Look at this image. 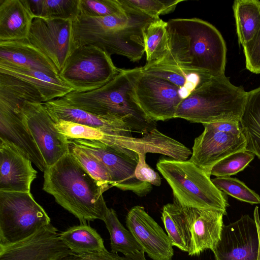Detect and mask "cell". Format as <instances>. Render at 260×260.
Instances as JSON below:
<instances>
[{
  "mask_svg": "<svg viewBox=\"0 0 260 260\" xmlns=\"http://www.w3.org/2000/svg\"><path fill=\"white\" fill-rule=\"evenodd\" d=\"M167 29L168 51L158 64L207 77L225 75L226 44L212 24L197 18L173 19L167 22Z\"/></svg>",
  "mask_w": 260,
  "mask_h": 260,
  "instance_id": "cell-1",
  "label": "cell"
},
{
  "mask_svg": "<svg viewBox=\"0 0 260 260\" xmlns=\"http://www.w3.org/2000/svg\"><path fill=\"white\" fill-rule=\"evenodd\" d=\"M111 187L93 178L70 151L44 172L43 190L80 223L104 221L108 208L103 194Z\"/></svg>",
  "mask_w": 260,
  "mask_h": 260,
  "instance_id": "cell-2",
  "label": "cell"
},
{
  "mask_svg": "<svg viewBox=\"0 0 260 260\" xmlns=\"http://www.w3.org/2000/svg\"><path fill=\"white\" fill-rule=\"evenodd\" d=\"M61 98L68 104L92 114L119 118L133 132L144 135L156 127V122L148 117L138 104L132 84L123 69L98 89L84 92L73 91Z\"/></svg>",
  "mask_w": 260,
  "mask_h": 260,
  "instance_id": "cell-3",
  "label": "cell"
},
{
  "mask_svg": "<svg viewBox=\"0 0 260 260\" xmlns=\"http://www.w3.org/2000/svg\"><path fill=\"white\" fill-rule=\"evenodd\" d=\"M247 92L225 75L210 77L194 89L178 106L174 118L203 124L239 121Z\"/></svg>",
  "mask_w": 260,
  "mask_h": 260,
  "instance_id": "cell-4",
  "label": "cell"
},
{
  "mask_svg": "<svg viewBox=\"0 0 260 260\" xmlns=\"http://www.w3.org/2000/svg\"><path fill=\"white\" fill-rule=\"evenodd\" d=\"M156 168L171 187L174 199L192 207L213 209L226 215L225 194L218 189L203 170L187 160L160 158Z\"/></svg>",
  "mask_w": 260,
  "mask_h": 260,
  "instance_id": "cell-5",
  "label": "cell"
},
{
  "mask_svg": "<svg viewBox=\"0 0 260 260\" xmlns=\"http://www.w3.org/2000/svg\"><path fill=\"white\" fill-rule=\"evenodd\" d=\"M121 5L123 11L115 14L107 31L82 40L76 48L92 45L110 56L118 54L134 62L140 60L145 53L144 31L155 18Z\"/></svg>",
  "mask_w": 260,
  "mask_h": 260,
  "instance_id": "cell-6",
  "label": "cell"
},
{
  "mask_svg": "<svg viewBox=\"0 0 260 260\" xmlns=\"http://www.w3.org/2000/svg\"><path fill=\"white\" fill-rule=\"evenodd\" d=\"M50 223L30 192L0 191V243L22 240Z\"/></svg>",
  "mask_w": 260,
  "mask_h": 260,
  "instance_id": "cell-7",
  "label": "cell"
},
{
  "mask_svg": "<svg viewBox=\"0 0 260 260\" xmlns=\"http://www.w3.org/2000/svg\"><path fill=\"white\" fill-rule=\"evenodd\" d=\"M111 56L100 48L86 45L75 48L59 77L73 91L84 92L98 89L120 72Z\"/></svg>",
  "mask_w": 260,
  "mask_h": 260,
  "instance_id": "cell-8",
  "label": "cell"
},
{
  "mask_svg": "<svg viewBox=\"0 0 260 260\" xmlns=\"http://www.w3.org/2000/svg\"><path fill=\"white\" fill-rule=\"evenodd\" d=\"M123 71L138 104L155 122L174 118L178 105L189 94L170 82L144 72L141 67Z\"/></svg>",
  "mask_w": 260,
  "mask_h": 260,
  "instance_id": "cell-9",
  "label": "cell"
},
{
  "mask_svg": "<svg viewBox=\"0 0 260 260\" xmlns=\"http://www.w3.org/2000/svg\"><path fill=\"white\" fill-rule=\"evenodd\" d=\"M204 130L196 138L188 160L209 176L212 168L226 156L246 150V140L239 121H220L203 124Z\"/></svg>",
  "mask_w": 260,
  "mask_h": 260,
  "instance_id": "cell-10",
  "label": "cell"
},
{
  "mask_svg": "<svg viewBox=\"0 0 260 260\" xmlns=\"http://www.w3.org/2000/svg\"><path fill=\"white\" fill-rule=\"evenodd\" d=\"M73 21L35 17L27 39L54 64L60 72L75 49Z\"/></svg>",
  "mask_w": 260,
  "mask_h": 260,
  "instance_id": "cell-11",
  "label": "cell"
},
{
  "mask_svg": "<svg viewBox=\"0 0 260 260\" xmlns=\"http://www.w3.org/2000/svg\"><path fill=\"white\" fill-rule=\"evenodd\" d=\"M98 159L109 171L114 186L142 197L149 193L152 185L137 179L135 172L138 160L101 142L70 139Z\"/></svg>",
  "mask_w": 260,
  "mask_h": 260,
  "instance_id": "cell-12",
  "label": "cell"
},
{
  "mask_svg": "<svg viewBox=\"0 0 260 260\" xmlns=\"http://www.w3.org/2000/svg\"><path fill=\"white\" fill-rule=\"evenodd\" d=\"M26 125L47 166L70 152L69 140L55 128L43 103L25 102L22 108Z\"/></svg>",
  "mask_w": 260,
  "mask_h": 260,
  "instance_id": "cell-13",
  "label": "cell"
},
{
  "mask_svg": "<svg viewBox=\"0 0 260 260\" xmlns=\"http://www.w3.org/2000/svg\"><path fill=\"white\" fill-rule=\"evenodd\" d=\"M72 253L51 223L22 240L0 243V260H60Z\"/></svg>",
  "mask_w": 260,
  "mask_h": 260,
  "instance_id": "cell-14",
  "label": "cell"
},
{
  "mask_svg": "<svg viewBox=\"0 0 260 260\" xmlns=\"http://www.w3.org/2000/svg\"><path fill=\"white\" fill-rule=\"evenodd\" d=\"M258 235L255 221L248 215L223 225L212 250L215 260H257Z\"/></svg>",
  "mask_w": 260,
  "mask_h": 260,
  "instance_id": "cell-15",
  "label": "cell"
},
{
  "mask_svg": "<svg viewBox=\"0 0 260 260\" xmlns=\"http://www.w3.org/2000/svg\"><path fill=\"white\" fill-rule=\"evenodd\" d=\"M126 226L142 247L153 260H172L173 244L162 228L143 207H132L126 216Z\"/></svg>",
  "mask_w": 260,
  "mask_h": 260,
  "instance_id": "cell-16",
  "label": "cell"
},
{
  "mask_svg": "<svg viewBox=\"0 0 260 260\" xmlns=\"http://www.w3.org/2000/svg\"><path fill=\"white\" fill-rule=\"evenodd\" d=\"M173 200L182 212L190 233L188 255H199L206 249L212 250L220 239L224 213L216 209L185 206Z\"/></svg>",
  "mask_w": 260,
  "mask_h": 260,
  "instance_id": "cell-17",
  "label": "cell"
},
{
  "mask_svg": "<svg viewBox=\"0 0 260 260\" xmlns=\"http://www.w3.org/2000/svg\"><path fill=\"white\" fill-rule=\"evenodd\" d=\"M31 163L14 144L0 138V191L30 192L38 173Z\"/></svg>",
  "mask_w": 260,
  "mask_h": 260,
  "instance_id": "cell-18",
  "label": "cell"
},
{
  "mask_svg": "<svg viewBox=\"0 0 260 260\" xmlns=\"http://www.w3.org/2000/svg\"><path fill=\"white\" fill-rule=\"evenodd\" d=\"M142 135L137 138L108 134L104 144L118 151L121 147L137 154L159 153L178 160H187L192 154L190 149L156 127Z\"/></svg>",
  "mask_w": 260,
  "mask_h": 260,
  "instance_id": "cell-19",
  "label": "cell"
},
{
  "mask_svg": "<svg viewBox=\"0 0 260 260\" xmlns=\"http://www.w3.org/2000/svg\"><path fill=\"white\" fill-rule=\"evenodd\" d=\"M22 106L0 104V138L14 144L41 171L47 165L29 129Z\"/></svg>",
  "mask_w": 260,
  "mask_h": 260,
  "instance_id": "cell-20",
  "label": "cell"
},
{
  "mask_svg": "<svg viewBox=\"0 0 260 260\" xmlns=\"http://www.w3.org/2000/svg\"><path fill=\"white\" fill-rule=\"evenodd\" d=\"M53 120H61L99 129L113 135L132 137V130L122 120L92 114L67 103L61 98L44 103Z\"/></svg>",
  "mask_w": 260,
  "mask_h": 260,
  "instance_id": "cell-21",
  "label": "cell"
},
{
  "mask_svg": "<svg viewBox=\"0 0 260 260\" xmlns=\"http://www.w3.org/2000/svg\"><path fill=\"white\" fill-rule=\"evenodd\" d=\"M0 62L42 71L59 78L54 64L27 39L0 42Z\"/></svg>",
  "mask_w": 260,
  "mask_h": 260,
  "instance_id": "cell-22",
  "label": "cell"
},
{
  "mask_svg": "<svg viewBox=\"0 0 260 260\" xmlns=\"http://www.w3.org/2000/svg\"><path fill=\"white\" fill-rule=\"evenodd\" d=\"M34 18L27 0H0V42L27 39Z\"/></svg>",
  "mask_w": 260,
  "mask_h": 260,
  "instance_id": "cell-23",
  "label": "cell"
},
{
  "mask_svg": "<svg viewBox=\"0 0 260 260\" xmlns=\"http://www.w3.org/2000/svg\"><path fill=\"white\" fill-rule=\"evenodd\" d=\"M0 73L16 77L33 85L40 93L43 103L62 98L73 91L60 78L42 71L0 62Z\"/></svg>",
  "mask_w": 260,
  "mask_h": 260,
  "instance_id": "cell-24",
  "label": "cell"
},
{
  "mask_svg": "<svg viewBox=\"0 0 260 260\" xmlns=\"http://www.w3.org/2000/svg\"><path fill=\"white\" fill-rule=\"evenodd\" d=\"M239 122L246 140V150L260 160V87L247 92Z\"/></svg>",
  "mask_w": 260,
  "mask_h": 260,
  "instance_id": "cell-25",
  "label": "cell"
},
{
  "mask_svg": "<svg viewBox=\"0 0 260 260\" xmlns=\"http://www.w3.org/2000/svg\"><path fill=\"white\" fill-rule=\"evenodd\" d=\"M59 237L74 254L98 252L106 249L101 235L87 223L71 226L59 233Z\"/></svg>",
  "mask_w": 260,
  "mask_h": 260,
  "instance_id": "cell-26",
  "label": "cell"
},
{
  "mask_svg": "<svg viewBox=\"0 0 260 260\" xmlns=\"http://www.w3.org/2000/svg\"><path fill=\"white\" fill-rule=\"evenodd\" d=\"M233 9L238 42L243 46L260 30V1L236 0Z\"/></svg>",
  "mask_w": 260,
  "mask_h": 260,
  "instance_id": "cell-27",
  "label": "cell"
},
{
  "mask_svg": "<svg viewBox=\"0 0 260 260\" xmlns=\"http://www.w3.org/2000/svg\"><path fill=\"white\" fill-rule=\"evenodd\" d=\"M25 102L43 103L38 89L16 77L0 73V104L22 106Z\"/></svg>",
  "mask_w": 260,
  "mask_h": 260,
  "instance_id": "cell-28",
  "label": "cell"
},
{
  "mask_svg": "<svg viewBox=\"0 0 260 260\" xmlns=\"http://www.w3.org/2000/svg\"><path fill=\"white\" fill-rule=\"evenodd\" d=\"M167 22L155 18L143 32L146 63L144 69L160 63L165 58L169 47Z\"/></svg>",
  "mask_w": 260,
  "mask_h": 260,
  "instance_id": "cell-29",
  "label": "cell"
},
{
  "mask_svg": "<svg viewBox=\"0 0 260 260\" xmlns=\"http://www.w3.org/2000/svg\"><path fill=\"white\" fill-rule=\"evenodd\" d=\"M161 218L173 245L188 252L190 235L183 214L175 201L164 206Z\"/></svg>",
  "mask_w": 260,
  "mask_h": 260,
  "instance_id": "cell-30",
  "label": "cell"
},
{
  "mask_svg": "<svg viewBox=\"0 0 260 260\" xmlns=\"http://www.w3.org/2000/svg\"><path fill=\"white\" fill-rule=\"evenodd\" d=\"M104 222L110 234L112 252L125 255L143 250L131 232L120 222L113 209H108Z\"/></svg>",
  "mask_w": 260,
  "mask_h": 260,
  "instance_id": "cell-31",
  "label": "cell"
},
{
  "mask_svg": "<svg viewBox=\"0 0 260 260\" xmlns=\"http://www.w3.org/2000/svg\"><path fill=\"white\" fill-rule=\"evenodd\" d=\"M35 17L71 19L80 14L79 0H27Z\"/></svg>",
  "mask_w": 260,
  "mask_h": 260,
  "instance_id": "cell-32",
  "label": "cell"
},
{
  "mask_svg": "<svg viewBox=\"0 0 260 260\" xmlns=\"http://www.w3.org/2000/svg\"><path fill=\"white\" fill-rule=\"evenodd\" d=\"M141 69L146 73L170 82L189 94L201 83L210 78L164 64H156L147 69L141 67Z\"/></svg>",
  "mask_w": 260,
  "mask_h": 260,
  "instance_id": "cell-33",
  "label": "cell"
},
{
  "mask_svg": "<svg viewBox=\"0 0 260 260\" xmlns=\"http://www.w3.org/2000/svg\"><path fill=\"white\" fill-rule=\"evenodd\" d=\"M69 140L70 152L84 169L101 183L114 186L110 173L103 163L82 147Z\"/></svg>",
  "mask_w": 260,
  "mask_h": 260,
  "instance_id": "cell-34",
  "label": "cell"
},
{
  "mask_svg": "<svg viewBox=\"0 0 260 260\" xmlns=\"http://www.w3.org/2000/svg\"><path fill=\"white\" fill-rule=\"evenodd\" d=\"M211 181L218 189L234 198L250 204H260V196L237 178L216 177Z\"/></svg>",
  "mask_w": 260,
  "mask_h": 260,
  "instance_id": "cell-35",
  "label": "cell"
},
{
  "mask_svg": "<svg viewBox=\"0 0 260 260\" xmlns=\"http://www.w3.org/2000/svg\"><path fill=\"white\" fill-rule=\"evenodd\" d=\"M254 156V154L246 150L233 153L214 165L210 175L216 177H230L243 170Z\"/></svg>",
  "mask_w": 260,
  "mask_h": 260,
  "instance_id": "cell-36",
  "label": "cell"
},
{
  "mask_svg": "<svg viewBox=\"0 0 260 260\" xmlns=\"http://www.w3.org/2000/svg\"><path fill=\"white\" fill-rule=\"evenodd\" d=\"M133 9L153 18L173 12L177 5L184 0H119Z\"/></svg>",
  "mask_w": 260,
  "mask_h": 260,
  "instance_id": "cell-37",
  "label": "cell"
},
{
  "mask_svg": "<svg viewBox=\"0 0 260 260\" xmlns=\"http://www.w3.org/2000/svg\"><path fill=\"white\" fill-rule=\"evenodd\" d=\"M80 14L90 17H101L123 11L119 0H79Z\"/></svg>",
  "mask_w": 260,
  "mask_h": 260,
  "instance_id": "cell-38",
  "label": "cell"
},
{
  "mask_svg": "<svg viewBox=\"0 0 260 260\" xmlns=\"http://www.w3.org/2000/svg\"><path fill=\"white\" fill-rule=\"evenodd\" d=\"M60 260H147L143 250L136 253L120 256L118 253L109 251L106 249L98 252L74 254L64 257Z\"/></svg>",
  "mask_w": 260,
  "mask_h": 260,
  "instance_id": "cell-39",
  "label": "cell"
},
{
  "mask_svg": "<svg viewBox=\"0 0 260 260\" xmlns=\"http://www.w3.org/2000/svg\"><path fill=\"white\" fill-rule=\"evenodd\" d=\"M243 47L246 69L254 74H260V30Z\"/></svg>",
  "mask_w": 260,
  "mask_h": 260,
  "instance_id": "cell-40",
  "label": "cell"
},
{
  "mask_svg": "<svg viewBox=\"0 0 260 260\" xmlns=\"http://www.w3.org/2000/svg\"><path fill=\"white\" fill-rule=\"evenodd\" d=\"M138 162L135 169V176L140 181L148 183L152 185L159 186L161 178L146 162V154L138 153Z\"/></svg>",
  "mask_w": 260,
  "mask_h": 260,
  "instance_id": "cell-41",
  "label": "cell"
},
{
  "mask_svg": "<svg viewBox=\"0 0 260 260\" xmlns=\"http://www.w3.org/2000/svg\"><path fill=\"white\" fill-rule=\"evenodd\" d=\"M254 219L255 221L257 229L259 246H258V253L257 260H260V219L259 217L258 207L256 206L253 212Z\"/></svg>",
  "mask_w": 260,
  "mask_h": 260,
  "instance_id": "cell-42",
  "label": "cell"
}]
</instances>
